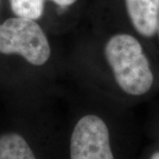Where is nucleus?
Returning <instances> with one entry per match:
<instances>
[{
  "label": "nucleus",
  "mask_w": 159,
  "mask_h": 159,
  "mask_svg": "<svg viewBox=\"0 0 159 159\" xmlns=\"http://www.w3.org/2000/svg\"><path fill=\"white\" fill-rule=\"evenodd\" d=\"M103 55L114 81L125 95L141 97L153 89L155 74L141 40L128 32L111 34Z\"/></svg>",
  "instance_id": "nucleus-1"
},
{
  "label": "nucleus",
  "mask_w": 159,
  "mask_h": 159,
  "mask_svg": "<svg viewBox=\"0 0 159 159\" xmlns=\"http://www.w3.org/2000/svg\"><path fill=\"white\" fill-rule=\"evenodd\" d=\"M0 53L19 55L30 65L42 66L51 57V43L36 20L15 16L0 24Z\"/></svg>",
  "instance_id": "nucleus-2"
},
{
  "label": "nucleus",
  "mask_w": 159,
  "mask_h": 159,
  "mask_svg": "<svg viewBox=\"0 0 159 159\" xmlns=\"http://www.w3.org/2000/svg\"><path fill=\"white\" fill-rule=\"evenodd\" d=\"M69 159H116L110 128L102 117L85 114L75 122L69 140Z\"/></svg>",
  "instance_id": "nucleus-3"
},
{
  "label": "nucleus",
  "mask_w": 159,
  "mask_h": 159,
  "mask_svg": "<svg viewBox=\"0 0 159 159\" xmlns=\"http://www.w3.org/2000/svg\"><path fill=\"white\" fill-rule=\"evenodd\" d=\"M125 11L135 34L143 39H157L159 0H125Z\"/></svg>",
  "instance_id": "nucleus-4"
},
{
  "label": "nucleus",
  "mask_w": 159,
  "mask_h": 159,
  "mask_svg": "<svg viewBox=\"0 0 159 159\" xmlns=\"http://www.w3.org/2000/svg\"><path fill=\"white\" fill-rule=\"evenodd\" d=\"M0 159H38L24 137L15 132L0 135Z\"/></svg>",
  "instance_id": "nucleus-5"
},
{
  "label": "nucleus",
  "mask_w": 159,
  "mask_h": 159,
  "mask_svg": "<svg viewBox=\"0 0 159 159\" xmlns=\"http://www.w3.org/2000/svg\"><path fill=\"white\" fill-rule=\"evenodd\" d=\"M47 0H9L11 11L17 17L38 20L44 12Z\"/></svg>",
  "instance_id": "nucleus-6"
},
{
  "label": "nucleus",
  "mask_w": 159,
  "mask_h": 159,
  "mask_svg": "<svg viewBox=\"0 0 159 159\" xmlns=\"http://www.w3.org/2000/svg\"><path fill=\"white\" fill-rule=\"evenodd\" d=\"M51 1L59 7H69L77 2V0H47Z\"/></svg>",
  "instance_id": "nucleus-7"
},
{
  "label": "nucleus",
  "mask_w": 159,
  "mask_h": 159,
  "mask_svg": "<svg viewBox=\"0 0 159 159\" xmlns=\"http://www.w3.org/2000/svg\"><path fill=\"white\" fill-rule=\"evenodd\" d=\"M147 159H159V148L154 150L153 152L149 154Z\"/></svg>",
  "instance_id": "nucleus-8"
},
{
  "label": "nucleus",
  "mask_w": 159,
  "mask_h": 159,
  "mask_svg": "<svg viewBox=\"0 0 159 159\" xmlns=\"http://www.w3.org/2000/svg\"><path fill=\"white\" fill-rule=\"evenodd\" d=\"M156 41L157 42V43H159V27H158V30H157V39Z\"/></svg>",
  "instance_id": "nucleus-9"
},
{
  "label": "nucleus",
  "mask_w": 159,
  "mask_h": 159,
  "mask_svg": "<svg viewBox=\"0 0 159 159\" xmlns=\"http://www.w3.org/2000/svg\"><path fill=\"white\" fill-rule=\"evenodd\" d=\"M158 146H159V138H158Z\"/></svg>",
  "instance_id": "nucleus-10"
},
{
  "label": "nucleus",
  "mask_w": 159,
  "mask_h": 159,
  "mask_svg": "<svg viewBox=\"0 0 159 159\" xmlns=\"http://www.w3.org/2000/svg\"><path fill=\"white\" fill-rule=\"evenodd\" d=\"M0 3H1V0H0Z\"/></svg>",
  "instance_id": "nucleus-11"
}]
</instances>
